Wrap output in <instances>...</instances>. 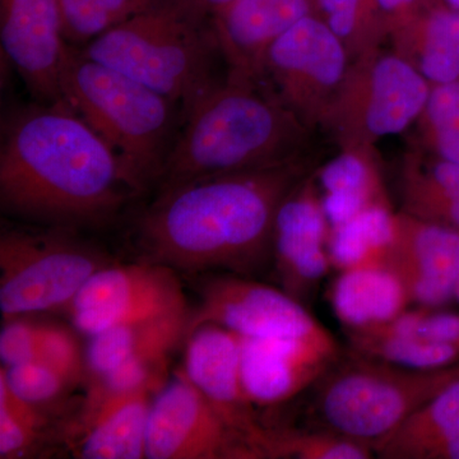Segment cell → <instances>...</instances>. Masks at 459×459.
Listing matches in <instances>:
<instances>
[{"mask_svg":"<svg viewBox=\"0 0 459 459\" xmlns=\"http://www.w3.org/2000/svg\"><path fill=\"white\" fill-rule=\"evenodd\" d=\"M45 418L0 377V458H20L40 440Z\"/></svg>","mask_w":459,"mask_h":459,"instance_id":"obj_32","label":"cell"},{"mask_svg":"<svg viewBox=\"0 0 459 459\" xmlns=\"http://www.w3.org/2000/svg\"><path fill=\"white\" fill-rule=\"evenodd\" d=\"M307 174L299 160L161 190L138 225L148 261L177 272L253 273L272 259L280 204Z\"/></svg>","mask_w":459,"mask_h":459,"instance_id":"obj_2","label":"cell"},{"mask_svg":"<svg viewBox=\"0 0 459 459\" xmlns=\"http://www.w3.org/2000/svg\"><path fill=\"white\" fill-rule=\"evenodd\" d=\"M350 352L314 385V413L319 428L371 448L459 376V364L418 370Z\"/></svg>","mask_w":459,"mask_h":459,"instance_id":"obj_6","label":"cell"},{"mask_svg":"<svg viewBox=\"0 0 459 459\" xmlns=\"http://www.w3.org/2000/svg\"><path fill=\"white\" fill-rule=\"evenodd\" d=\"M329 230L318 186L309 172L280 204L272 243V261L280 287L301 303L333 270L329 256Z\"/></svg>","mask_w":459,"mask_h":459,"instance_id":"obj_15","label":"cell"},{"mask_svg":"<svg viewBox=\"0 0 459 459\" xmlns=\"http://www.w3.org/2000/svg\"><path fill=\"white\" fill-rule=\"evenodd\" d=\"M455 301H458V303H459V281H458L457 291H455Z\"/></svg>","mask_w":459,"mask_h":459,"instance_id":"obj_40","label":"cell"},{"mask_svg":"<svg viewBox=\"0 0 459 459\" xmlns=\"http://www.w3.org/2000/svg\"><path fill=\"white\" fill-rule=\"evenodd\" d=\"M180 124L159 178L161 190L299 161L312 133L263 78L234 72L198 99Z\"/></svg>","mask_w":459,"mask_h":459,"instance_id":"obj_3","label":"cell"},{"mask_svg":"<svg viewBox=\"0 0 459 459\" xmlns=\"http://www.w3.org/2000/svg\"><path fill=\"white\" fill-rule=\"evenodd\" d=\"M65 40L83 48L137 11L134 0H57Z\"/></svg>","mask_w":459,"mask_h":459,"instance_id":"obj_31","label":"cell"},{"mask_svg":"<svg viewBox=\"0 0 459 459\" xmlns=\"http://www.w3.org/2000/svg\"><path fill=\"white\" fill-rule=\"evenodd\" d=\"M204 3L205 7L210 9L211 13H216L217 11L226 7V5L230 4L232 0H202Z\"/></svg>","mask_w":459,"mask_h":459,"instance_id":"obj_37","label":"cell"},{"mask_svg":"<svg viewBox=\"0 0 459 459\" xmlns=\"http://www.w3.org/2000/svg\"><path fill=\"white\" fill-rule=\"evenodd\" d=\"M134 193L113 150L65 101L21 108L3 128V212L45 225H96Z\"/></svg>","mask_w":459,"mask_h":459,"instance_id":"obj_1","label":"cell"},{"mask_svg":"<svg viewBox=\"0 0 459 459\" xmlns=\"http://www.w3.org/2000/svg\"><path fill=\"white\" fill-rule=\"evenodd\" d=\"M351 57L316 14L303 18L271 45L262 78L283 105L313 131L325 128Z\"/></svg>","mask_w":459,"mask_h":459,"instance_id":"obj_9","label":"cell"},{"mask_svg":"<svg viewBox=\"0 0 459 459\" xmlns=\"http://www.w3.org/2000/svg\"><path fill=\"white\" fill-rule=\"evenodd\" d=\"M386 264L400 277L411 304L446 307L457 291L459 230L400 211Z\"/></svg>","mask_w":459,"mask_h":459,"instance_id":"obj_18","label":"cell"},{"mask_svg":"<svg viewBox=\"0 0 459 459\" xmlns=\"http://www.w3.org/2000/svg\"><path fill=\"white\" fill-rule=\"evenodd\" d=\"M39 360L65 377L71 385H78L87 377L86 355H83L74 332L65 325L42 323Z\"/></svg>","mask_w":459,"mask_h":459,"instance_id":"obj_34","label":"cell"},{"mask_svg":"<svg viewBox=\"0 0 459 459\" xmlns=\"http://www.w3.org/2000/svg\"><path fill=\"white\" fill-rule=\"evenodd\" d=\"M316 14L343 42L351 62L380 48L389 36L377 0H316Z\"/></svg>","mask_w":459,"mask_h":459,"instance_id":"obj_28","label":"cell"},{"mask_svg":"<svg viewBox=\"0 0 459 459\" xmlns=\"http://www.w3.org/2000/svg\"><path fill=\"white\" fill-rule=\"evenodd\" d=\"M389 36L395 53L431 86L459 81V11L440 0H424Z\"/></svg>","mask_w":459,"mask_h":459,"instance_id":"obj_20","label":"cell"},{"mask_svg":"<svg viewBox=\"0 0 459 459\" xmlns=\"http://www.w3.org/2000/svg\"><path fill=\"white\" fill-rule=\"evenodd\" d=\"M135 5H137V11L138 9L143 7L144 4L148 2V0H134Z\"/></svg>","mask_w":459,"mask_h":459,"instance_id":"obj_39","label":"cell"},{"mask_svg":"<svg viewBox=\"0 0 459 459\" xmlns=\"http://www.w3.org/2000/svg\"><path fill=\"white\" fill-rule=\"evenodd\" d=\"M0 377L14 394L38 407L56 401L71 386L65 377L41 360L2 367Z\"/></svg>","mask_w":459,"mask_h":459,"instance_id":"obj_33","label":"cell"},{"mask_svg":"<svg viewBox=\"0 0 459 459\" xmlns=\"http://www.w3.org/2000/svg\"><path fill=\"white\" fill-rule=\"evenodd\" d=\"M156 392L117 395L83 413V437L78 457L146 458L148 419Z\"/></svg>","mask_w":459,"mask_h":459,"instance_id":"obj_23","label":"cell"},{"mask_svg":"<svg viewBox=\"0 0 459 459\" xmlns=\"http://www.w3.org/2000/svg\"><path fill=\"white\" fill-rule=\"evenodd\" d=\"M98 250L65 234L3 231L0 237V312L3 320L68 309L100 268Z\"/></svg>","mask_w":459,"mask_h":459,"instance_id":"obj_7","label":"cell"},{"mask_svg":"<svg viewBox=\"0 0 459 459\" xmlns=\"http://www.w3.org/2000/svg\"><path fill=\"white\" fill-rule=\"evenodd\" d=\"M189 310L140 320L100 332L91 337L86 352L90 383L100 379L123 362L146 355H171L186 341Z\"/></svg>","mask_w":459,"mask_h":459,"instance_id":"obj_25","label":"cell"},{"mask_svg":"<svg viewBox=\"0 0 459 459\" xmlns=\"http://www.w3.org/2000/svg\"><path fill=\"white\" fill-rule=\"evenodd\" d=\"M62 92L63 101L113 150L135 193L159 180L183 117L175 102L72 45Z\"/></svg>","mask_w":459,"mask_h":459,"instance_id":"obj_5","label":"cell"},{"mask_svg":"<svg viewBox=\"0 0 459 459\" xmlns=\"http://www.w3.org/2000/svg\"><path fill=\"white\" fill-rule=\"evenodd\" d=\"M440 2H443L444 4L448 5V7L455 9V11H459V0H440Z\"/></svg>","mask_w":459,"mask_h":459,"instance_id":"obj_38","label":"cell"},{"mask_svg":"<svg viewBox=\"0 0 459 459\" xmlns=\"http://www.w3.org/2000/svg\"><path fill=\"white\" fill-rule=\"evenodd\" d=\"M310 14L316 0H232L212 14L228 72L262 78L271 45Z\"/></svg>","mask_w":459,"mask_h":459,"instance_id":"obj_19","label":"cell"},{"mask_svg":"<svg viewBox=\"0 0 459 459\" xmlns=\"http://www.w3.org/2000/svg\"><path fill=\"white\" fill-rule=\"evenodd\" d=\"M314 179L331 226L391 204L373 147H341L338 155L314 172Z\"/></svg>","mask_w":459,"mask_h":459,"instance_id":"obj_22","label":"cell"},{"mask_svg":"<svg viewBox=\"0 0 459 459\" xmlns=\"http://www.w3.org/2000/svg\"><path fill=\"white\" fill-rule=\"evenodd\" d=\"M328 299L343 329L383 325L412 305L400 277L388 264L338 272Z\"/></svg>","mask_w":459,"mask_h":459,"instance_id":"obj_24","label":"cell"},{"mask_svg":"<svg viewBox=\"0 0 459 459\" xmlns=\"http://www.w3.org/2000/svg\"><path fill=\"white\" fill-rule=\"evenodd\" d=\"M66 310L74 328L92 337L117 325L189 309L177 271L147 261L100 268Z\"/></svg>","mask_w":459,"mask_h":459,"instance_id":"obj_10","label":"cell"},{"mask_svg":"<svg viewBox=\"0 0 459 459\" xmlns=\"http://www.w3.org/2000/svg\"><path fill=\"white\" fill-rule=\"evenodd\" d=\"M401 190V211L459 230V164L413 148L402 165Z\"/></svg>","mask_w":459,"mask_h":459,"instance_id":"obj_26","label":"cell"},{"mask_svg":"<svg viewBox=\"0 0 459 459\" xmlns=\"http://www.w3.org/2000/svg\"><path fill=\"white\" fill-rule=\"evenodd\" d=\"M430 91L409 60L377 48L351 62L325 128L341 147H373L418 122Z\"/></svg>","mask_w":459,"mask_h":459,"instance_id":"obj_8","label":"cell"},{"mask_svg":"<svg viewBox=\"0 0 459 459\" xmlns=\"http://www.w3.org/2000/svg\"><path fill=\"white\" fill-rule=\"evenodd\" d=\"M78 49L170 99L183 114L225 78L217 74L225 59L202 0H148Z\"/></svg>","mask_w":459,"mask_h":459,"instance_id":"obj_4","label":"cell"},{"mask_svg":"<svg viewBox=\"0 0 459 459\" xmlns=\"http://www.w3.org/2000/svg\"><path fill=\"white\" fill-rule=\"evenodd\" d=\"M385 14L389 33L418 11L424 0H377Z\"/></svg>","mask_w":459,"mask_h":459,"instance_id":"obj_36","label":"cell"},{"mask_svg":"<svg viewBox=\"0 0 459 459\" xmlns=\"http://www.w3.org/2000/svg\"><path fill=\"white\" fill-rule=\"evenodd\" d=\"M380 459H459V376L373 446Z\"/></svg>","mask_w":459,"mask_h":459,"instance_id":"obj_21","label":"cell"},{"mask_svg":"<svg viewBox=\"0 0 459 459\" xmlns=\"http://www.w3.org/2000/svg\"><path fill=\"white\" fill-rule=\"evenodd\" d=\"M342 356L331 332L300 337H241V371L255 407L294 400Z\"/></svg>","mask_w":459,"mask_h":459,"instance_id":"obj_13","label":"cell"},{"mask_svg":"<svg viewBox=\"0 0 459 459\" xmlns=\"http://www.w3.org/2000/svg\"><path fill=\"white\" fill-rule=\"evenodd\" d=\"M418 124L422 150L459 164V81L431 86Z\"/></svg>","mask_w":459,"mask_h":459,"instance_id":"obj_30","label":"cell"},{"mask_svg":"<svg viewBox=\"0 0 459 459\" xmlns=\"http://www.w3.org/2000/svg\"><path fill=\"white\" fill-rule=\"evenodd\" d=\"M146 458L259 459L252 446L229 427L183 369L153 397Z\"/></svg>","mask_w":459,"mask_h":459,"instance_id":"obj_11","label":"cell"},{"mask_svg":"<svg viewBox=\"0 0 459 459\" xmlns=\"http://www.w3.org/2000/svg\"><path fill=\"white\" fill-rule=\"evenodd\" d=\"M41 336L42 323L31 322L26 316L4 320L0 333V359L3 367L39 360Z\"/></svg>","mask_w":459,"mask_h":459,"instance_id":"obj_35","label":"cell"},{"mask_svg":"<svg viewBox=\"0 0 459 459\" xmlns=\"http://www.w3.org/2000/svg\"><path fill=\"white\" fill-rule=\"evenodd\" d=\"M351 351L418 370L459 364V313L415 307L395 318L358 329H343Z\"/></svg>","mask_w":459,"mask_h":459,"instance_id":"obj_17","label":"cell"},{"mask_svg":"<svg viewBox=\"0 0 459 459\" xmlns=\"http://www.w3.org/2000/svg\"><path fill=\"white\" fill-rule=\"evenodd\" d=\"M207 323L241 337L313 336L328 331L301 301L281 287L235 273L204 283L197 309L189 312L186 333Z\"/></svg>","mask_w":459,"mask_h":459,"instance_id":"obj_12","label":"cell"},{"mask_svg":"<svg viewBox=\"0 0 459 459\" xmlns=\"http://www.w3.org/2000/svg\"><path fill=\"white\" fill-rule=\"evenodd\" d=\"M3 53L42 104L63 101L69 44L57 0H0Z\"/></svg>","mask_w":459,"mask_h":459,"instance_id":"obj_16","label":"cell"},{"mask_svg":"<svg viewBox=\"0 0 459 459\" xmlns=\"http://www.w3.org/2000/svg\"><path fill=\"white\" fill-rule=\"evenodd\" d=\"M265 458L370 459L376 457L368 444L325 428L267 427Z\"/></svg>","mask_w":459,"mask_h":459,"instance_id":"obj_29","label":"cell"},{"mask_svg":"<svg viewBox=\"0 0 459 459\" xmlns=\"http://www.w3.org/2000/svg\"><path fill=\"white\" fill-rule=\"evenodd\" d=\"M183 371L214 410L252 446L259 459L265 458L267 425L256 415L247 397L241 371V336L207 323L186 336Z\"/></svg>","mask_w":459,"mask_h":459,"instance_id":"obj_14","label":"cell"},{"mask_svg":"<svg viewBox=\"0 0 459 459\" xmlns=\"http://www.w3.org/2000/svg\"><path fill=\"white\" fill-rule=\"evenodd\" d=\"M392 204L377 205L329 230V256L337 272L386 264L394 237Z\"/></svg>","mask_w":459,"mask_h":459,"instance_id":"obj_27","label":"cell"}]
</instances>
